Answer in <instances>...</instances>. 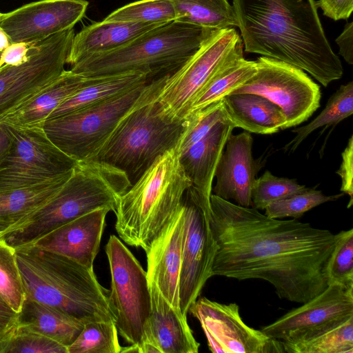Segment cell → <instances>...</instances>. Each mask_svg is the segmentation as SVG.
Wrapping results in <instances>:
<instances>
[{
  "mask_svg": "<svg viewBox=\"0 0 353 353\" xmlns=\"http://www.w3.org/2000/svg\"><path fill=\"white\" fill-rule=\"evenodd\" d=\"M210 225L217 249L213 276L261 279L281 299L304 303L329 285L331 231L297 219L268 217L212 194Z\"/></svg>",
  "mask_w": 353,
  "mask_h": 353,
  "instance_id": "6da1fadb",
  "label": "cell"
},
{
  "mask_svg": "<svg viewBox=\"0 0 353 353\" xmlns=\"http://www.w3.org/2000/svg\"><path fill=\"white\" fill-rule=\"evenodd\" d=\"M232 7L246 52L297 67L324 87L342 77L315 0H232Z\"/></svg>",
  "mask_w": 353,
  "mask_h": 353,
  "instance_id": "7a4b0ae2",
  "label": "cell"
},
{
  "mask_svg": "<svg viewBox=\"0 0 353 353\" xmlns=\"http://www.w3.org/2000/svg\"><path fill=\"white\" fill-rule=\"evenodd\" d=\"M14 250L26 297L60 309L84 323H115L110 290L99 283L93 269L34 245Z\"/></svg>",
  "mask_w": 353,
  "mask_h": 353,
  "instance_id": "3957f363",
  "label": "cell"
},
{
  "mask_svg": "<svg viewBox=\"0 0 353 353\" xmlns=\"http://www.w3.org/2000/svg\"><path fill=\"white\" fill-rule=\"evenodd\" d=\"M132 185L122 170L103 162H77L60 190L43 205L1 233L17 248L32 244L53 230L94 210L114 212L119 198Z\"/></svg>",
  "mask_w": 353,
  "mask_h": 353,
  "instance_id": "277c9868",
  "label": "cell"
},
{
  "mask_svg": "<svg viewBox=\"0 0 353 353\" xmlns=\"http://www.w3.org/2000/svg\"><path fill=\"white\" fill-rule=\"evenodd\" d=\"M190 186L176 145L119 198L114 213L120 239L145 252L176 214Z\"/></svg>",
  "mask_w": 353,
  "mask_h": 353,
  "instance_id": "5b68a950",
  "label": "cell"
},
{
  "mask_svg": "<svg viewBox=\"0 0 353 353\" xmlns=\"http://www.w3.org/2000/svg\"><path fill=\"white\" fill-rule=\"evenodd\" d=\"M212 31L174 20L114 50L86 57L70 70L87 77L136 71L154 80L176 71Z\"/></svg>",
  "mask_w": 353,
  "mask_h": 353,
  "instance_id": "8992f818",
  "label": "cell"
},
{
  "mask_svg": "<svg viewBox=\"0 0 353 353\" xmlns=\"http://www.w3.org/2000/svg\"><path fill=\"white\" fill-rule=\"evenodd\" d=\"M158 97L131 110L90 160L123 171L132 185L159 156L174 148L187 120L170 118Z\"/></svg>",
  "mask_w": 353,
  "mask_h": 353,
  "instance_id": "52a82bcc",
  "label": "cell"
},
{
  "mask_svg": "<svg viewBox=\"0 0 353 353\" xmlns=\"http://www.w3.org/2000/svg\"><path fill=\"white\" fill-rule=\"evenodd\" d=\"M169 75L107 100L48 119L43 128L50 140L72 159L77 162L90 160L131 110L159 95Z\"/></svg>",
  "mask_w": 353,
  "mask_h": 353,
  "instance_id": "ba28073f",
  "label": "cell"
},
{
  "mask_svg": "<svg viewBox=\"0 0 353 353\" xmlns=\"http://www.w3.org/2000/svg\"><path fill=\"white\" fill-rule=\"evenodd\" d=\"M111 283L109 300L116 316L118 333L130 345L140 348L151 310L147 273L115 235L105 245Z\"/></svg>",
  "mask_w": 353,
  "mask_h": 353,
  "instance_id": "9c48e42d",
  "label": "cell"
},
{
  "mask_svg": "<svg viewBox=\"0 0 353 353\" xmlns=\"http://www.w3.org/2000/svg\"><path fill=\"white\" fill-rule=\"evenodd\" d=\"M8 125L12 145L0 166V192L52 181L69 174L77 163L50 140L43 127Z\"/></svg>",
  "mask_w": 353,
  "mask_h": 353,
  "instance_id": "30bf717a",
  "label": "cell"
},
{
  "mask_svg": "<svg viewBox=\"0 0 353 353\" xmlns=\"http://www.w3.org/2000/svg\"><path fill=\"white\" fill-rule=\"evenodd\" d=\"M74 28L32 44L26 61L0 67V119L49 86L65 70Z\"/></svg>",
  "mask_w": 353,
  "mask_h": 353,
  "instance_id": "8fae6325",
  "label": "cell"
},
{
  "mask_svg": "<svg viewBox=\"0 0 353 353\" xmlns=\"http://www.w3.org/2000/svg\"><path fill=\"white\" fill-rule=\"evenodd\" d=\"M256 63V73L230 94L253 93L266 97L283 111L284 129L305 121L318 109L320 87L305 71L263 56Z\"/></svg>",
  "mask_w": 353,
  "mask_h": 353,
  "instance_id": "7c38bea8",
  "label": "cell"
},
{
  "mask_svg": "<svg viewBox=\"0 0 353 353\" xmlns=\"http://www.w3.org/2000/svg\"><path fill=\"white\" fill-rule=\"evenodd\" d=\"M243 47L234 28L214 30L176 71L169 75L157 98L172 119H185L190 102L214 71Z\"/></svg>",
  "mask_w": 353,
  "mask_h": 353,
  "instance_id": "4fadbf2b",
  "label": "cell"
},
{
  "mask_svg": "<svg viewBox=\"0 0 353 353\" xmlns=\"http://www.w3.org/2000/svg\"><path fill=\"white\" fill-rule=\"evenodd\" d=\"M353 317V285L329 284L321 293L261 330L269 338L294 343L314 337Z\"/></svg>",
  "mask_w": 353,
  "mask_h": 353,
  "instance_id": "5bb4252c",
  "label": "cell"
},
{
  "mask_svg": "<svg viewBox=\"0 0 353 353\" xmlns=\"http://www.w3.org/2000/svg\"><path fill=\"white\" fill-rule=\"evenodd\" d=\"M188 312L198 319L214 353L283 352L280 341L244 323L236 303L224 304L205 297L197 299Z\"/></svg>",
  "mask_w": 353,
  "mask_h": 353,
  "instance_id": "9a60e30c",
  "label": "cell"
},
{
  "mask_svg": "<svg viewBox=\"0 0 353 353\" xmlns=\"http://www.w3.org/2000/svg\"><path fill=\"white\" fill-rule=\"evenodd\" d=\"M186 196L183 201L185 230L179 281L180 308L185 316L207 281L213 276L217 249L210 225L211 206Z\"/></svg>",
  "mask_w": 353,
  "mask_h": 353,
  "instance_id": "2e32d148",
  "label": "cell"
},
{
  "mask_svg": "<svg viewBox=\"0 0 353 353\" xmlns=\"http://www.w3.org/2000/svg\"><path fill=\"white\" fill-rule=\"evenodd\" d=\"M88 6L86 0H39L2 13L0 28L10 43L34 44L73 29Z\"/></svg>",
  "mask_w": 353,
  "mask_h": 353,
  "instance_id": "e0dca14e",
  "label": "cell"
},
{
  "mask_svg": "<svg viewBox=\"0 0 353 353\" xmlns=\"http://www.w3.org/2000/svg\"><path fill=\"white\" fill-rule=\"evenodd\" d=\"M185 230L182 203L172 219L145 251L148 282H153L165 300L181 314L179 281Z\"/></svg>",
  "mask_w": 353,
  "mask_h": 353,
  "instance_id": "ac0fdd59",
  "label": "cell"
},
{
  "mask_svg": "<svg viewBox=\"0 0 353 353\" xmlns=\"http://www.w3.org/2000/svg\"><path fill=\"white\" fill-rule=\"evenodd\" d=\"M253 138L244 131L229 136L218 162L213 194L245 207H252L251 192L260 162L252 157ZM233 203V202H232Z\"/></svg>",
  "mask_w": 353,
  "mask_h": 353,
  "instance_id": "d6986e66",
  "label": "cell"
},
{
  "mask_svg": "<svg viewBox=\"0 0 353 353\" xmlns=\"http://www.w3.org/2000/svg\"><path fill=\"white\" fill-rule=\"evenodd\" d=\"M109 208L85 214L45 234L30 245L63 255L93 269Z\"/></svg>",
  "mask_w": 353,
  "mask_h": 353,
  "instance_id": "ffe728a7",
  "label": "cell"
},
{
  "mask_svg": "<svg viewBox=\"0 0 353 353\" xmlns=\"http://www.w3.org/2000/svg\"><path fill=\"white\" fill-rule=\"evenodd\" d=\"M148 284L151 310L143 343L152 345L159 353H197L200 344L193 335L187 316L170 305L153 282Z\"/></svg>",
  "mask_w": 353,
  "mask_h": 353,
  "instance_id": "44dd1931",
  "label": "cell"
},
{
  "mask_svg": "<svg viewBox=\"0 0 353 353\" xmlns=\"http://www.w3.org/2000/svg\"><path fill=\"white\" fill-rule=\"evenodd\" d=\"M234 128L228 119L216 123L205 137L181 155V163L191 181L186 194L201 203L210 205L215 170Z\"/></svg>",
  "mask_w": 353,
  "mask_h": 353,
  "instance_id": "7402d4cb",
  "label": "cell"
},
{
  "mask_svg": "<svg viewBox=\"0 0 353 353\" xmlns=\"http://www.w3.org/2000/svg\"><path fill=\"white\" fill-rule=\"evenodd\" d=\"M93 77L70 70L62 74L35 97L0 119V123L18 128L43 127L50 115L62 103L89 84Z\"/></svg>",
  "mask_w": 353,
  "mask_h": 353,
  "instance_id": "603a6c76",
  "label": "cell"
},
{
  "mask_svg": "<svg viewBox=\"0 0 353 353\" xmlns=\"http://www.w3.org/2000/svg\"><path fill=\"white\" fill-rule=\"evenodd\" d=\"M159 26L104 19L85 26L74 36L66 63L72 66L86 57L114 50Z\"/></svg>",
  "mask_w": 353,
  "mask_h": 353,
  "instance_id": "cb8c5ba5",
  "label": "cell"
},
{
  "mask_svg": "<svg viewBox=\"0 0 353 353\" xmlns=\"http://www.w3.org/2000/svg\"><path fill=\"white\" fill-rule=\"evenodd\" d=\"M228 119L234 128L261 134L284 130L281 109L265 97L253 93L230 94L222 99Z\"/></svg>",
  "mask_w": 353,
  "mask_h": 353,
  "instance_id": "d4e9b609",
  "label": "cell"
},
{
  "mask_svg": "<svg viewBox=\"0 0 353 353\" xmlns=\"http://www.w3.org/2000/svg\"><path fill=\"white\" fill-rule=\"evenodd\" d=\"M256 61L244 58L239 49L210 76L190 103L185 119L213 103L221 100L239 88L256 72Z\"/></svg>",
  "mask_w": 353,
  "mask_h": 353,
  "instance_id": "484cf974",
  "label": "cell"
},
{
  "mask_svg": "<svg viewBox=\"0 0 353 353\" xmlns=\"http://www.w3.org/2000/svg\"><path fill=\"white\" fill-rule=\"evenodd\" d=\"M17 322L68 347L82 331L84 323L57 307L26 297Z\"/></svg>",
  "mask_w": 353,
  "mask_h": 353,
  "instance_id": "4316f807",
  "label": "cell"
},
{
  "mask_svg": "<svg viewBox=\"0 0 353 353\" xmlns=\"http://www.w3.org/2000/svg\"><path fill=\"white\" fill-rule=\"evenodd\" d=\"M92 77L89 84L62 103L48 119L107 100L153 81L146 74L136 71Z\"/></svg>",
  "mask_w": 353,
  "mask_h": 353,
  "instance_id": "83f0119b",
  "label": "cell"
},
{
  "mask_svg": "<svg viewBox=\"0 0 353 353\" xmlns=\"http://www.w3.org/2000/svg\"><path fill=\"white\" fill-rule=\"evenodd\" d=\"M71 172L35 186L0 192V233L14 226L48 202L60 190Z\"/></svg>",
  "mask_w": 353,
  "mask_h": 353,
  "instance_id": "f1b7e54d",
  "label": "cell"
},
{
  "mask_svg": "<svg viewBox=\"0 0 353 353\" xmlns=\"http://www.w3.org/2000/svg\"><path fill=\"white\" fill-rule=\"evenodd\" d=\"M175 21L210 30L237 26L232 6L228 0H170Z\"/></svg>",
  "mask_w": 353,
  "mask_h": 353,
  "instance_id": "f546056e",
  "label": "cell"
},
{
  "mask_svg": "<svg viewBox=\"0 0 353 353\" xmlns=\"http://www.w3.org/2000/svg\"><path fill=\"white\" fill-rule=\"evenodd\" d=\"M353 113V82L351 81L339 88L330 97L325 108L308 124L295 128L294 137L287 143L285 152H294L299 145L314 130L324 125H336Z\"/></svg>",
  "mask_w": 353,
  "mask_h": 353,
  "instance_id": "4dcf8cb0",
  "label": "cell"
},
{
  "mask_svg": "<svg viewBox=\"0 0 353 353\" xmlns=\"http://www.w3.org/2000/svg\"><path fill=\"white\" fill-rule=\"evenodd\" d=\"M281 343L283 351L289 353H353V317L314 337Z\"/></svg>",
  "mask_w": 353,
  "mask_h": 353,
  "instance_id": "1f68e13d",
  "label": "cell"
},
{
  "mask_svg": "<svg viewBox=\"0 0 353 353\" xmlns=\"http://www.w3.org/2000/svg\"><path fill=\"white\" fill-rule=\"evenodd\" d=\"M68 353V347L16 322L0 337V353Z\"/></svg>",
  "mask_w": 353,
  "mask_h": 353,
  "instance_id": "d6a6232c",
  "label": "cell"
},
{
  "mask_svg": "<svg viewBox=\"0 0 353 353\" xmlns=\"http://www.w3.org/2000/svg\"><path fill=\"white\" fill-rule=\"evenodd\" d=\"M122 346L115 323L96 321L85 323L68 353H119Z\"/></svg>",
  "mask_w": 353,
  "mask_h": 353,
  "instance_id": "836d02e7",
  "label": "cell"
},
{
  "mask_svg": "<svg viewBox=\"0 0 353 353\" xmlns=\"http://www.w3.org/2000/svg\"><path fill=\"white\" fill-rule=\"evenodd\" d=\"M170 0H139L126 4L108 14V21L162 25L174 21Z\"/></svg>",
  "mask_w": 353,
  "mask_h": 353,
  "instance_id": "e575fe53",
  "label": "cell"
},
{
  "mask_svg": "<svg viewBox=\"0 0 353 353\" xmlns=\"http://www.w3.org/2000/svg\"><path fill=\"white\" fill-rule=\"evenodd\" d=\"M309 188L300 185L295 179L277 177L266 170L259 178H256L252 188V207L256 210H265L270 204Z\"/></svg>",
  "mask_w": 353,
  "mask_h": 353,
  "instance_id": "d590c367",
  "label": "cell"
},
{
  "mask_svg": "<svg viewBox=\"0 0 353 353\" xmlns=\"http://www.w3.org/2000/svg\"><path fill=\"white\" fill-rule=\"evenodd\" d=\"M0 295L16 312L21 311L26 299L15 258V250L0 241Z\"/></svg>",
  "mask_w": 353,
  "mask_h": 353,
  "instance_id": "8d00e7d4",
  "label": "cell"
},
{
  "mask_svg": "<svg viewBox=\"0 0 353 353\" xmlns=\"http://www.w3.org/2000/svg\"><path fill=\"white\" fill-rule=\"evenodd\" d=\"M344 193L327 196L321 190L308 189L288 198L275 201L265 208V214L273 219L292 217L297 219L310 210L328 201L337 200Z\"/></svg>",
  "mask_w": 353,
  "mask_h": 353,
  "instance_id": "74e56055",
  "label": "cell"
},
{
  "mask_svg": "<svg viewBox=\"0 0 353 353\" xmlns=\"http://www.w3.org/2000/svg\"><path fill=\"white\" fill-rule=\"evenodd\" d=\"M185 119V130L176 145L181 155L205 137L216 123L228 118L221 99L190 115Z\"/></svg>",
  "mask_w": 353,
  "mask_h": 353,
  "instance_id": "f35d334b",
  "label": "cell"
},
{
  "mask_svg": "<svg viewBox=\"0 0 353 353\" xmlns=\"http://www.w3.org/2000/svg\"><path fill=\"white\" fill-rule=\"evenodd\" d=\"M329 284L353 285V229L335 234V245L327 265Z\"/></svg>",
  "mask_w": 353,
  "mask_h": 353,
  "instance_id": "ab89813d",
  "label": "cell"
},
{
  "mask_svg": "<svg viewBox=\"0 0 353 353\" xmlns=\"http://www.w3.org/2000/svg\"><path fill=\"white\" fill-rule=\"evenodd\" d=\"M341 157V165L336 173L341 180V191L350 196L347 205L350 208L353 204V135L350 136Z\"/></svg>",
  "mask_w": 353,
  "mask_h": 353,
  "instance_id": "60d3db41",
  "label": "cell"
},
{
  "mask_svg": "<svg viewBox=\"0 0 353 353\" xmlns=\"http://www.w3.org/2000/svg\"><path fill=\"white\" fill-rule=\"evenodd\" d=\"M323 14L334 21L347 19L353 11V0H317Z\"/></svg>",
  "mask_w": 353,
  "mask_h": 353,
  "instance_id": "b9f144b4",
  "label": "cell"
},
{
  "mask_svg": "<svg viewBox=\"0 0 353 353\" xmlns=\"http://www.w3.org/2000/svg\"><path fill=\"white\" fill-rule=\"evenodd\" d=\"M32 46L26 43H10L1 52V65L21 64L28 58Z\"/></svg>",
  "mask_w": 353,
  "mask_h": 353,
  "instance_id": "7bdbcfd3",
  "label": "cell"
},
{
  "mask_svg": "<svg viewBox=\"0 0 353 353\" xmlns=\"http://www.w3.org/2000/svg\"><path fill=\"white\" fill-rule=\"evenodd\" d=\"M339 53L350 65L353 64V22L347 23L343 30L336 39Z\"/></svg>",
  "mask_w": 353,
  "mask_h": 353,
  "instance_id": "ee69618b",
  "label": "cell"
},
{
  "mask_svg": "<svg viewBox=\"0 0 353 353\" xmlns=\"http://www.w3.org/2000/svg\"><path fill=\"white\" fill-rule=\"evenodd\" d=\"M12 145V136L8 125L0 123V166L6 159Z\"/></svg>",
  "mask_w": 353,
  "mask_h": 353,
  "instance_id": "f6af8a7d",
  "label": "cell"
},
{
  "mask_svg": "<svg viewBox=\"0 0 353 353\" xmlns=\"http://www.w3.org/2000/svg\"><path fill=\"white\" fill-rule=\"evenodd\" d=\"M17 318L16 313L0 295V322L12 325Z\"/></svg>",
  "mask_w": 353,
  "mask_h": 353,
  "instance_id": "bcb514c9",
  "label": "cell"
},
{
  "mask_svg": "<svg viewBox=\"0 0 353 353\" xmlns=\"http://www.w3.org/2000/svg\"><path fill=\"white\" fill-rule=\"evenodd\" d=\"M10 43L5 32L0 28V52H3Z\"/></svg>",
  "mask_w": 353,
  "mask_h": 353,
  "instance_id": "7dc6e473",
  "label": "cell"
},
{
  "mask_svg": "<svg viewBox=\"0 0 353 353\" xmlns=\"http://www.w3.org/2000/svg\"><path fill=\"white\" fill-rule=\"evenodd\" d=\"M13 325V324H12ZM11 325H6L1 322H0V337L5 332V331Z\"/></svg>",
  "mask_w": 353,
  "mask_h": 353,
  "instance_id": "c3c4849f",
  "label": "cell"
},
{
  "mask_svg": "<svg viewBox=\"0 0 353 353\" xmlns=\"http://www.w3.org/2000/svg\"><path fill=\"white\" fill-rule=\"evenodd\" d=\"M1 52H0V60H1ZM0 67H1V63H0Z\"/></svg>",
  "mask_w": 353,
  "mask_h": 353,
  "instance_id": "681fc988",
  "label": "cell"
},
{
  "mask_svg": "<svg viewBox=\"0 0 353 353\" xmlns=\"http://www.w3.org/2000/svg\"><path fill=\"white\" fill-rule=\"evenodd\" d=\"M0 241H1V233H0Z\"/></svg>",
  "mask_w": 353,
  "mask_h": 353,
  "instance_id": "f907efd6",
  "label": "cell"
},
{
  "mask_svg": "<svg viewBox=\"0 0 353 353\" xmlns=\"http://www.w3.org/2000/svg\"><path fill=\"white\" fill-rule=\"evenodd\" d=\"M1 14H2V13H1V12H0V17H1Z\"/></svg>",
  "mask_w": 353,
  "mask_h": 353,
  "instance_id": "816d5d0a",
  "label": "cell"
}]
</instances>
